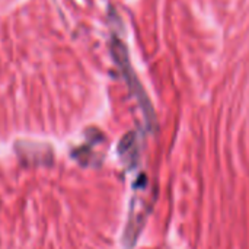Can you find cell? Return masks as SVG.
<instances>
[{
	"label": "cell",
	"mask_w": 249,
	"mask_h": 249,
	"mask_svg": "<svg viewBox=\"0 0 249 249\" xmlns=\"http://www.w3.org/2000/svg\"><path fill=\"white\" fill-rule=\"evenodd\" d=\"M0 159V249H64L63 169Z\"/></svg>",
	"instance_id": "6da1fadb"
},
{
	"label": "cell",
	"mask_w": 249,
	"mask_h": 249,
	"mask_svg": "<svg viewBox=\"0 0 249 249\" xmlns=\"http://www.w3.org/2000/svg\"><path fill=\"white\" fill-rule=\"evenodd\" d=\"M117 58H118V61H120L121 67L127 71L128 83H130V86H131L133 92H134V93H136V96H137V101H139V104H140V107H142V109H143V112H144V117H146V120H147V123H149V125H150V128H155V124H156V115H155L153 107H152L150 101L147 99V96H146V93H144V90H143V88H142L140 82L137 80V77L134 76V73L130 70L128 60H127V54H125V51H124V48H123V47H118Z\"/></svg>",
	"instance_id": "7a4b0ae2"
}]
</instances>
